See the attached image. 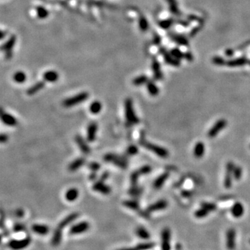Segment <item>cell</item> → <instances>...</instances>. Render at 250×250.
<instances>
[{"mask_svg":"<svg viewBox=\"0 0 250 250\" xmlns=\"http://www.w3.org/2000/svg\"><path fill=\"white\" fill-rule=\"evenodd\" d=\"M125 112L127 127H130L140 123V119L134 110L133 103L131 98H127L125 101Z\"/></svg>","mask_w":250,"mask_h":250,"instance_id":"1","label":"cell"},{"mask_svg":"<svg viewBox=\"0 0 250 250\" xmlns=\"http://www.w3.org/2000/svg\"><path fill=\"white\" fill-rule=\"evenodd\" d=\"M139 144L142 147H143L147 150H148L150 152L156 154L157 156L161 157L162 159H166L169 156V152L166 149L163 147L159 146L157 145L153 144L152 142H150L145 139L144 138H140L139 140Z\"/></svg>","mask_w":250,"mask_h":250,"instance_id":"2","label":"cell"},{"mask_svg":"<svg viewBox=\"0 0 250 250\" xmlns=\"http://www.w3.org/2000/svg\"><path fill=\"white\" fill-rule=\"evenodd\" d=\"M104 160L105 162L113 163L115 166L122 170L127 169L128 167V160L127 157L125 156L108 153L104 156Z\"/></svg>","mask_w":250,"mask_h":250,"instance_id":"3","label":"cell"},{"mask_svg":"<svg viewBox=\"0 0 250 250\" xmlns=\"http://www.w3.org/2000/svg\"><path fill=\"white\" fill-rule=\"evenodd\" d=\"M89 97V94L87 92H81L80 93L76 94V95L71 97L68 99H66L63 102V105L66 108H70V107L74 106L77 104H81L87 100Z\"/></svg>","mask_w":250,"mask_h":250,"instance_id":"4","label":"cell"},{"mask_svg":"<svg viewBox=\"0 0 250 250\" xmlns=\"http://www.w3.org/2000/svg\"><path fill=\"white\" fill-rule=\"evenodd\" d=\"M16 36L15 35H10L9 38L1 46V50L5 54L6 59H10L13 56V49L16 43Z\"/></svg>","mask_w":250,"mask_h":250,"instance_id":"5","label":"cell"},{"mask_svg":"<svg viewBox=\"0 0 250 250\" xmlns=\"http://www.w3.org/2000/svg\"><path fill=\"white\" fill-rule=\"evenodd\" d=\"M227 125V122L224 119H220L214 124V125L212 127L208 132V136L209 138H214L218 134L220 133L222 130H223L226 127Z\"/></svg>","mask_w":250,"mask_h":250,"instance_id":"6","label":"cell"},{"mask_svg":"<svg viewBox=\"0 0 250 250\" xmlns=\"http://www.w3.org/2000/svg\"><path fill=\"white\" fill-rule=\"evenodd\" d=\"M235 164L232 161H229L226 165V173L224 176V186L226 189L230 188L232 185V176L234 174Z\"/></svg>","mask_w":250,"mask_h":250,"instance_id":"7","label":"cell"},{"mask_svg":"<svg viewBox=\"0 0 250 250\" xmlns=\"http://www.w3.org/2000/svg\"><path fill=\"white\" fill-rule=\"evenodd\" d=\"M159 53L163 56V59L167 64L174 67H178L180 66L179 60L174 58L172 56L171 53H169L165 47H161L159 48Z\"/></svg>","mask_w":250,"mask_h":250,"instance_id":"8","label":"cell"},{"mask_svg":"<svg viewBox=\"0 0 250 250\" xmlns=\"http://www.w3.org/2000/svg\"><path fill=\"white\" fill-rule=\"evenodd\" d=\"M31 238H26L22 240H13L8 243V246L13 250H20L26 248L31 243Z\"/></svg>","mask_w":250,"mask_h":250,"instance_id":"9","label":"cell"},{"mask_svg":"<svg viewBox=\"0 0 250 250\" xmlns=\"http://www.w3.org/2000/svg\"><path fill=\"white\" fill-rule=\"evenodd\" d=\"M236 233L234 229L231 228L227 230L226 234V245L229 250H234L236 248Z\"/></svg>","mask_w":250,"mask_h":250,"instance_id":"10","label":"cell"},{"mask_svg":"<svg viewBox=\"0 0 250 250\" xmlns=\"http://www.w3.org/2000/svg\"><path fill=\"white\" fill-rule=\"evenodd\" d=\"M171 232L169 228L165 227L161 232V247L162 250H170Z\"/></svg>","mask_w":250,"mask_h":250,"instance_id":"11","label":"cell"},{"mask_svg":"<svg viewBox=\"0 0 250 250\" xmlns=\"http://www.w3.org/2000/svg\"><path fill=\"white\" fill-rule=\"evenodd\" d=\"M90 227V224L88 222H80L78 224H74L70 229V234L71 235H78L86 232Z\"/></svg>","mask_w":250,"mask_h":250,"instance_id":"12","label":"cell"},{"mask_svg":"<svg viewBox=\"0 0 250 250\" xmlns=\"http://www.w3.org/2000/svg\"><path fill=\"white\" fill-rule=\"evenodd\" d=\"M98 125L96 122H92L88 126L87 128V134H86V138L88 142H94L96 139Z\"/></svg>","mask_w":250,"mask_h":250,"instance_id":"13","label":"cell"},{"mask_svg":"<svg viewBox=\"0 0 250 250\" xmlns=\"http://www.w3.org/2000/svg\"><path fill=\"white\" fill-rule=\"evenodd\" d=\"M92 190L96 192H100L103 195H108L111 192V188L110 186H107L102 181H98L94 182V184L92 185Z\"/></svg>","mask_w":250,"mask_h":250,"instance_id":"14","label":"cell"},{"mask_svg":"<svg viewBox=\"0 0 250 250\" xmlns=\"http://www.w3.org/2000/svg\"><path fill=\"white\" fill-rule=\"evenodd\" d=\"M152 69L153 71V75L154 78L156 81H161L163 78V74L161 68V65L156 58H154L152 60Z\"/></svg>","mask_w":250,"mask_h":250,"instance_id":"15","label":"cell"},{"mask_svg":"<svg viewBox=\"0 0 250 250\" xmlns=\"http://www.w3.org/2000/svg\"><path fill=\"white\" fill-rule=\"evenodd\" d=\"M168 203L166 200L165 199H161V200H159L156 202H155L150 206H149L147 209L146 211L148 212V213H152V212H155L157 211H161V210H163L166 209L167 207Z\"/></svg>","mask_w":250,"mask_h":250,"instance_id":"16","label":"cell"},{"mask_svg":"<svg viewBox=\"0 0 250 250\" xmlns=\"http://www.w3.org/2000/svg\"><path fill=\"white\" fill-rule=\"evenodd\" d=\"M1 119L4 125L9 126V127H14L18 125V120L15 119V117L13 116L12 115L9 113L4 112V111L1 109Z\"/></svg>","mask_w":250,"mask_h":250,"instance_id":"17","label":"cell"},{"mask_svg":"<svg viewBox=\"0 0 250 250\" xmlns=\"http://www.w3.org/2000/svg\"><path fill=\"white\" fill-rule=\"evenodd\" d=\"M168 36L170 37V38L175 42L176 43H177L178 45L181 46H188L189 45V41L188 39L186 38V37L184 36V35L178 34V33H168Z\"/></svg>","mask_w":250,"mask_h":250,"instance_id":"18","label":"cell"},{"mask_svg":"<svg viewBox=\"0 0 250 250\" xmlns=\"http://www.w3.org/2000/svg\"><path fill=\"white\" fill-rule=\"evenodd\" d=\"M75 141H76L77 145L80 149L81 152L84 154H88L90 153V147L88 145L87 142L83 139L82 136L80 135H77L75 137Z\"/></svg>","mask_w":250,"mask_h":250,"instance_id":"19","label":"cell"},{"mask_svg":"<svg viewBox=\"0 0 250 250\" xmlns=\"http://www.w3.org/2000/svg\"><path fill=\"white\" fill-rule=\"evenodd\" d=\"M245 209L243 205L240 202H236L232 206L231 209V213L233 215V217L236 218H239L242 217L244 214Z\"/></svg>","mask_w":250,"mask_h":250,"instance_id":"20","label":"cell"},{"mask_svg":"<svg viewBox=\"0 0 250 250\" xmlns=\"http://www.w3.org/2000/svg\"><path fill=\"white\" fill-rule=\"evenodd\" d=\"M169 172H164V173L159 175L158 177L154 180V183H153V187H154V188L156 189V190H159V189L162 188L163 186L165 184V182L166 181L167 178H169Z\"/></svg>","mask_w":250,"mask_h":250,"instance_id":"21","label":"cell"},{"mask_svg":"<svg viewBox=\"0 0 250 250\" xmlns=\"http://www.w3.org/2000/svg\"><path fill=\"white\" fill-rule=\"evenodd\" d=\"M248 62L249 60L247 59V58L243 56V57L236 58H234V59L228 60V61L226 62V65H227L229 67H230V68H236V67L245 66V65H246Z\"/></svg>","mask_w":250,"mask_h":250,"instance_id":"22","label":"cell"},{"mask_svg":"<svg viewBox=\"0 0 250 250\" xmlns=\"http://www.w3.org/2000/svg\"><path fill=\"white\" fill-rule=\"evenodd\" d=\"M43 77L45 81L53 83L58 81V78H59V75H58V72H56V71L49 70L44 73Z\"/></svg>","mask_w":250,"mask_h":250,"instance_id":"23","label":"cell"},{"mask_svg":"<svg viewBox=\"0 0 250 250\" xmlns=\"http://www.w3.org/2000/svg\"><path fill=\"white\" fill-rule=\"evenodd\" d=\"M79 213H73L70 214V215L67 216L66 218H65L64 219L60 222L58 226V228L60 229H63L65 226L69 225L71 222L74 221V220L79 217Z\"/></svg>","mask_w":250,"mask_h":250,"instance_id":"24","label":"cell"},{"mask_svg":"<svg viewBox=\"0 0 250 250\" xmlns=\"http://www.w3.org/2000/svg\"><path fill=\"white\" fill-rule=\"evenodd\" d=\"M205 152V146L202 142H197L193 149V154L197 159L202 158Z\"/></svg>","mask_w":250,"mask_h":250,"instance_id":"25","label":"cell"},{"mask_svg":"<svg viewBox=\"0 0 250 250\" xmlns=\"http://www.w3.org/2000/svg\"><path fill=\"white\" fill-rule=\"evenodd\" d=\"M31 229L34 233L38 235H42V236H45L47 235L49 232V229L47 225H44V224H35L31 226Z\"/></svg>","mask_w":250,"mask_h":250,"instance_id":"26","label":"cell"},{"mask_svg":"<svg viewBox=\"0 0 250 250\" xmlns=\"http://www.w3.org/2000/svg\"><path fill=\"white\" fill-rule=\"evenodd\" d=\"M45 86V81H38V82H37L36 83L34 84V85H33L32 86H31L30 88H28V90H27V94L30 96L33 95V94L37 93L38 92L43 89Z\"/></svg>","mask_w":250,"mask_h":250,"instance_id":"27","label":"cell"},{"mask_svg":"<svg viewBox=\"0 0 250 250\" xmlns=\"http://www.w3.org/2000/svg\"><path fill=\"white\" fill-rule=\"evenodd\" d=\"M86 163V159L82 157H80V158H78L75 159L74 161H73L72 163L69 165L68 169L71 172H74L76 170H79L81 166L85 164Z\"/></svg>","mask_w":250,"mask_h":250,"instance_id":"28","label":"cell"},{"mask_svg":"<svg viewBox=\"0 0 250 250\" xmlns=\"http://www.w3.org/2000/svg\"><path fill=\"white\" fill-rule=\"evenodd\" d=\"M147 84V89L151 96L156 97L159 93V89L156 84L152 80H149Z\"/></svg>","mask_w":250,"mask_h":250,"instance_id":"29","label":"cell"},{"mask_svg":"<svg viewBox=\"0 0 250 250\" xmlns=\"http://www.w3.org/2000/svg\"><path fill=\"white\" fill-rule=\"evenodd\" d=\"M166 1L169 4V8L171 13L176 16H180L181 13L179 8H178L176 0H166Z\"/></svg>","mask_w":250,"mask_h":250,"instance_id":"30","label":"cell"},{"mask_svg":"<svg viewBox=\"0 0 250 250\" xmlns=\"http://www.w3.org/2000/svg\"><path fill=\"white\" fill-rule=\"evenodd\" d=\"M154 247V244L153 243H140L137 246L134 247H129V248H124L119 250H148L153 248Z\"/></svg>","mask_w":250,"mask_h":250,"instance_id":"31","label":"cell"},{"mask_svg":"<svg viewBox=\"0 0 250 250\" xmlns=\"http://www.w3.org/2000/svg\"><path fill=\"white\" fill-rule=\"evenodd\" d=\"M79 197V191L76 188H70L67 191L65 195L66 200L68 201H74Z\"/></svg>","mask_w":250,"mask_h":250,"instance_id":"32","label":"cell"},{"mask_svg":"<svg viewBox=\"0 0 250 250\" xmlns=\"http://www.w3.org/2000/svg\"><path fill=\"white\" fill-rule=\"evenodd\" d=\"M148 81V77H147L146 75L142 74L140 75V76L136 77L135 79H133V80L132 81V83H133V85L136 86H140L147 83Z\"/></svg>","mask_w":250,"mask_h":250,"instance_id":"33","label":"cell"},{"mask_svg":"<svg viewBox=\"0 0 250 250\" xmlns=\"http://www.w3.org/2000/svg\"><path fill=\"white\" fill-rule=\"evenodd\" d=\"M13 80L18 83H24L27 79V75L22 71H18L13 75Z\"/></svg>","mask_w":250,"mask_h":250,"instance_id":"34","label":"cell"},{"mask_svg":"<svg viewBox=\"0 0 250 250\" xmlns=\"http://www.w3.org/2000/svg\"><path fill=\"white\" fill-rule=\"evenodd\" d=\"M138 26L142 31H147L149 29L148 21L143 15H140L138 18Z\"/></svg>","mask_w":250,"mask_h":250,"instance_id":"35","label":"cell"},{"mask_svg":"<svg viewBox=\"0 0 250 250\" xmlns=\"http://www.w3.org/2000/svg\"><path fill=\"white\" fill-rule=\"evenodd\" d=\"M123 205L125 206V207L129 208L130 209L132 210H137L139 209L140 205L139 203L136 200H133V199H131V200H125L123 202Z\"/></svg>","mask_w":250,"mask_h":250,"instance_id":"36","label":"cell"},{"mask_svg":"<svg viewBox=\"0 0 250 250\" xmlns=\"http://www.w3.org/2000/svg\"><path fill=\"white\" fill-rule=\"evenodd\" d=\"M102 104L98 101H94L92 102L90 106V111L92 114H97L102 110Z\"/></svg>","mask_w":250,"mask_h":250,"instance_id":"37","label":"cell"},{"mask_svg":"<svg viewBox=\"0 0 250 250\" xmlns=\"http://www.w3.org/2000/svg\"><path fill=\"white\" fill-rule=\"evenodd\" d=\"M142 189L140 187L138 186V185H134V186H131L130 188L129 194L133 197H137L142 194Z\"/></svg>","mask_w":250,"mask_h":250,"instance_id":"38","label":"cell"},{"mask_svg":"<svg viewBox=\"0 0 250 250\" xmlns=\"http://www.w3.org/2000/svg\"><path fill=\"white\" fill-rule=\"evenodd\" d=\"M36 14L38 18L45 19L49 15V12L45 7L40 6L36 8Z\"/></svg>","mask_w":250,"mask_h":250,"instance_id":"39","label":"cell"},{"mask_svg":"<svg viewBox=\"0 0 250 250\" xmlns=\"http://www.w3.org/2000/svg\"><path fill=\"white\" fill-rule=\"evenodd\" d=\"M136 235L139 237V238L142 239H148L150 237V233L148 232V231L145 229L144 227H138L137 229H136Z\"/></svg>","mask_w":250,"mask_h":250,"instance_id":"40","label":"cell"},{"mask_svg":"<svg viewBox=\"0 0 250 250\" xmlns=\"http://www.w3.org/2000/svg\"><path fill=\"white\" fill-rule=\"evenodd\" d=\"M62 237V229L57 228V229L54 232L53 238H52V243L54 245H58L60 242V239Z\"/></svg>","mask_w":250,"mask_h":250,"instance_id":"41","label":"cell"},{"mask_svg":"<svg viewBox=\"0 0 250 250\" xmlns=\"http://www.w3.org/2000/svg\"><path fill=\"white\" fill-rule=\"evenodd\" d=\"M173 23H174L173 19L169 18V19H167V20L160 21V22H159V25L161 29H169L172 24H173Z\"/></svg>","mask_w":250,"mask_h":250,"instance_id":"42","label":"cell"},{"mask_svg":"<svg viewBox=\"0 0 250 250\" xmlns=\"http://www.w3.org/2000/svg\"><path fill=\"white\" fill-rule=\"evenodd\" d=\"M209 211H207L206 209H204V208L201 207V209H199L197 210L195 212V216L197 218H206V216L209 215Z\"/></svg>","mask_w":250,"mask_h":250,"instance_id":"43","label":"cell"},{"mask_svg":"<svg viewBox=\"0 0 250 250\" xmlns=\"http://www.w3.org/2000/svg\"><path fill=\"white\" fill-rule=\"evenodd\" d=\"M170 53H171L172 56H173L174 58H175L178 60L182 59V58H184V54L183 53L180 49H178V48H174V49H172Z\"/></svg>","mask_w":250,"mask_h":250,"instance_id":"44","label":"cell"},{"mask_svg":"<svg viewBox=\"0 0 250 250\" xmlns=\"http://www.w3.org/2000/svg\"><path fill=\"white\" fill-rule=\"evenodd\" d=\"M243 175V170L242 167L240 166H236L234 168V174H233V176H234V179L236 181L240 180L241 177H242Z\"/></svg>","mask_w":250,"mask_h":250,"instance_id":"45","label":"cell"},{"mask_svg":"<svg viewBox=\"0 0 250 250\" xmlns=\"http://www.w3.org/2000/svg\"><path fill=\"white\" fill-rule=\"evenodd\" d=\"M201 207L206 209L207 211H209V212L215 211L216 209H217V206H216L215 204L211 202H202L201 204Z\"/></svg>","mask_w":250,"mask_h":250,"instance_id":"46","label":"cell"},{"mask_svg":"<svg viewBox=\"0 0 250 250\" xmlns=\"http://www.w3.org/2000/svg\"><path fill=\"white\" fill-rule=\"evenodd\" d=\"M138 153V148L136 145H131L127 149V154L129 156H134Z\"/></svg>","mask_w":250,"mask_h":250,"instance_id":"47","label":"cell"},{"mask_svg":"<svg viewBox=\"0 0 250 250\" xmlns=\"http://www.w3.org/2000/svg\"><path fill=\"white\" fill-rule=\"evenodd\" d=\"M212 62H213V64L219 66H224V65L226 64L225 60L222 57H221V56H214L213 59H212Z\"/></svg>","mask_w":250,"mask_h":250,"instance_id":"48","label":"cell"},{"mask_svg":"<svg viewBox=\"0 0 250 250\" xmlns=\"http://www.w3.org/2000/svg\"><path fill=\"white\" fill-rule=\"evenodd\" d=\"M152 167L150 166V165H144V166L138 169L141 175H146V174H150L152 172Z\"/></svg>","mask_w":250,"mask_h":250,"instance_id":"49","label":"cell"},{"mask_svg":"<svg viewBox=\"0 0 250 250\" xmlns=\"http://www.w3.org/2000/svg\"><path fill=\"white\" fill-rule=\"evenodd\" d=\"M101 165L97 162H90L88 164V167L92 172H97L100 169Z\"/></svg>","mask_w":250,"mask_h":250,"instance_id":"50","label":"cell"},{"mask_svg":"<svg viewBox=\"0 0 250 250\" xmlns=\"http://www.w3.org/2000/svg\"><path fill=\"white\" fill-rule=\"evenodd\" d=\"M161 41H162V39L160 35H159L157 33H154V38H153V42H154V44L155 45H161Z\"/></svg>","mask_w":250,"mask_h":250,"instance_id":"51","label":"cell"},{"mask_svg":"<svg viewBox=\"0 0 250 250\" xmlns=\"http://www.w3.org/2000/svg\"><path fill=\"white\" fill-rule=\"evenodd\" d=\"M110 176V173H109L108 171H105L103 172V173L101 174L100 176V181H105L107 180V178L109 177Z\"/></svg>","mask_w":250,"mask_h":250,"instance_id":"52","label":"cell"},{"mask_svg":"<svg viewBox=\"0 0 250 250\" xmlns=\"http://www.w3.org/2000/svg\"><path fill=\"white\" fill-rule=\"evenodd\" d=\"M201 27V26H197V27H195V28L192 29V30H191L190 32V37H194L195 35H196L197 33H198L199 31H200Z\"/></svg>","mask_w":250,"mask_h":250,"instance_id":"53","label":"cell"},{"mask_svg":"<svg viewBox=\"0 0 250 250\" xmlns=\"http://www.w3.org/2000/svg\"><path fill=\"white\" fill-rule=\"evenodd\" d=\"M177 24L181 25V26L184 27H188L189 25H190V21L188 22V21H186V20H179L177 21Z\"/></svg>","mask_w":250,"mask_h":250,"instance_id":"54","label":"cell"},{"mask_svg":"<svg viewBox=\"0 0 250 250\" xmlns=\"http://www.w3.org/2000/svg\"><path fill=\"white\" fill-rule=\"evenodd\" d=\"M184 58H186L188 61L191 62L193 60V56L190 52H186L184 53Z\"/></svg>","mask_w":250,"mask_h":250,"instance_id":"55","label":"cell"},{"mask_svg":"<svg viewBox=\"0 0 250 250\" xmlns=\"http://www.w3.org/2000/svg\"><path fill=\"white\" fill-rule=\"evenodd\" d=\"M8 139V136L5 133H1V136H0V141H1V143H4V142H7Z\"/></svg>","mask_w":250,"mask_h":250,"instance_id":"56","label":"cell"},{"mask_svg":"<svg viewBox=\"0 0 250 250\" xmlns=\"http://www.w3.org/2000/svg\"><path fill=\"white\" fill-rule=\"evenodd\" d=\"M181 195L184 197H189L192 195V192L189 190H184L181 192Z\"/></svg>","mask_w":250,"mask_h":250,"instance_id":"57","label":"cell"},{"mask_svg":"<svg viewBox=\"0 0 250 250\" xmlns=\"http://www.w3.org/2000/svg\"><path fill=\"white\" fill-rule=\"evenodd\" d=\"M88 177H89V179L90 181H95L97 179V177L96 172H92L90 174V175Z\"/></svg>","mask_w":250,"mask_h":250,"instance_id":"58","label":"cell"},{"mask_svg":"<svg viewBox=\"0 0 250 250\" xmlns=\"http://www.w3.org/2000/svg\"><path fill=\"white\" fill-rule=\"evenodd\" d=\"M23 229V225L20 224H17L15 225L14 226V230L15 231V232H19V231H21Z\"/></svg>","mask_w":250,"mask_h":250,"instance_id":"59","label":"cell"},{"mask_svg":"<svg viewBox=\"0 0 250 250\" xmlns=\"http://www.w3.org/2000/svg\"><path fill=\"white\" fill-rule=\"evenodd\" d=\"M234 51L232 49H226L225 52V54L227 56H232L233 55H234Z\"/></svg>","mask_w":250,"mask_h":250,"instance_id":"60","label":"cell"},{"mask_svg":"<svg viewBox=\"0 0 250 250\" xmlns=\"http://www.w3.org/2000/svg\"><path fill=\"white\" fill-rule=\"evenodd\" d=\"M188 20L189 21H195V20H197L198 18L196 15H190L188 16Z\"/></svg>","mask_w":250,"mask_h":250,"instance_id":"61","label":"cell"},{"mask_svg":"<svg viewBox=\"0 0 250 250\" xmlns=\"http://www.w3.org/2000/svg\"><path fill=\"white\" fill-rule=\"evenodd\" d=\"M6 35V34L5 33V32H4V31H1V39H4V38Z\"/></svg>","mask_w":250,"mask_h":250,"instance_id":"62","label":"cell"},{"mask_svg":"<svg viewBox=\"0 0 250 250\" xmlns=\"http://www.w3.org/2000/svg\"><path fill=\"white\" fill-rule=\"evenodd\" d=\"M17 213H18V215H20V216H22V214H23V211L20 210V211H18V212H17Z\"/></svg>","mask_w":250,"mask_h":250,"instance_id":"63","label":"cell"},{"mask_svg":"<svg viewBox=\"0 0 250 250\" xmlns=\"http://www.w3.org/2000/svg\"><path fill=\"white\" fill-rule=\"evenodd\" d=\"M249 147H250V146H249Z\"/></svg>","mask_w":250,"mask_h":250,"instance_id":"64","label":"cell"}]
</instances>
